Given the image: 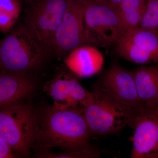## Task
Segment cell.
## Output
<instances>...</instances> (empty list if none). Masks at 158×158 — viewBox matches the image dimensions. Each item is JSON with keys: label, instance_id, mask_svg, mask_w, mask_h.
Returning <instances> with one entry per match:
<instances>
[{"label": "cell", "instance_id": "cell-15", "mask_svg": "<svg viewBox=\"0 0 158 158\" xmlns=\"http://www.w3.org/2000/svg\"><path fill=\"white\" fill-rule=\"evenodd\" d=\"M147 0H122L117 7L125 31L135 28L145 11Z\"/></svg>", "mask_w": 158, "mask_h": 158}, {"label": "cell", "instance_id": "cell-8", "mask_svg": "<svg viewBox=\"0 0 158 158\" xmlns=\"http://www.w3.org/2000/svg\"><path fill=\"white\" fill-rule=\"evenodd\" d=\"M118 57L136 64H158V34L135 28L125 31L115 44Z\"/></svg>", "mask_w": 158, "mask_h": 158}, {"label": "cell", "instance_id": "cell-6", "mask_svg": "<svg viewBox=\"0 0 158 158\" xmlns=\"http://www.w3.org/2000/svg\"><path fill=\"white\" fill-rule=\"evenodd\" d=\"M69 0H34L26 9L25 23L36 34L46 55L52 54L54 36L65 14Z\"/></svg>", "mask_w": 158, "mask_h": 158}, {"label": "cell", "instance_id": "cell-20", "mask_svg": "<svg viewBox=\"0 0 158 158\" xmlns=\"http://www.w3.org/2000/svg\"><path fill=\"white\" fill-rule=\"evenodd\" d=\"M122 0H110V3L114 8L117 9V7Z\"/></svg>", "mask_w": 158, "mask_h": 158}, {"label": "cell", "instance_id": "cell-11", "mask_svg": "<svg viewBox=\"0 0 158 158\" xmlns=\"http://www.w3.org/2000/svg\"><path fill=\"white\" fill-rule=\"evenodd\" d=\"M131 158H158V106H142L134 127Z\"/></svg>", "mask_w": 158, "mask_h": 158}, {"label": "cell", "instance_id": "cell-24", "mask_svg": "<svg viewBox=\"0 0 158 158\" xmlns=\"http://www.w3.org/2000/svg\"></svg>", "mask_w": 158, "mask_h": 158}, {"label": "cell", "instance_id": "cell-22", "mask_svg": "<svg viewBox=\"0 0 158 158\" xmlns=\"http://www.w3.org/2000/svg\"><path fill=\"white\" fill-rule=\"evenodd\" d=\"M2 65H1V63H0V70H1V69H2Z\"/></svg>", "mask_w": 158, "mask_h": 158}, {"label": "cell", "instance_id": "cell-18", "mask_svg": "<svg viewBox=\"0 0 158 158\" xmlns=\"http://www.w3.org/2000/svg\"><path fill=\"white\" fill-rule=\"evenodd\" d=\"M38 158H97L100 157L101 153L93 152H65L64 153H54L44 149L36 153Z\"/></svg>", "mask_w": 158, "mask_h": 158}, {"label": "cell", "instance_id": "cell-16", "mask_svg": "<svg viewBox=\"0 0 158 158\" xmlns=\"http://www.w3.org/2000/svg\"><path fill=\"white\" fill-rule=\"evenodd\" d=\"M22 6L19 0H0V31L6 34L16 24Z\"/></svg>", "mask_w": 158, "mask_h": 158}, {"label": "cell", "instance_id": "cell-3", "mask_svg": "<svg viewBox=\"0 0 158 158\" xmlns=\"http://www.w3.org/2000/svg\"><path fill=\"white\" fill-rule=\"evenodd\" d=\"M45 56L40 40L25 23L15 24L0 40L1 70L26 73L38 67Z\"/></svg>", "mask_w": 158, "mask_h": 158}, {"label": "cell", "instance_id": "cell-10", "mask_svg": "<svg viewBox=\"0 0 158 158\" xmlns=\"http://www.w3.org/2000/svg\"><path fill=\"white\" fill-rule=\"evenodd\" d=\"M91 137L116 134L125 127H133L129 118L103 102L93 98L83 107Z\"/></svg>", "mask_w": 158, "mask_h": 158}, {"label": "cell", "instance_id": "cell-19", "mask_svg": "<svg viewBox=\"0 0 158 158\" xmlns=\"http://www.w3.org/2000/svg\"><path fill=\"white\" fill-rule=\"evenodd\" d=\"M15 153L11 147L0 138V158H13Z\"/></svg>", "mask_w": 158, "mask_h": 158}, {"label": "cell", "instance_id": "cell-17", "mask_svg": "<svg viewBox=\"0 0 158 158\" xmlns=\"http://www.w3.org/2000/svg\"><path fill=\"white\" fill-rule=\"evenodd\" d=\"M136 28L146 29L158 34V0H147L144 14Z\"/></svg>", "mask_w": 158, "mask_h": 158}, {"label": "cell", "instance_id": "cell-21", "mask_svg": "<svg viewBox=\"0 0 158 158\" xmlns=\"http://www.w3.org/2000/svg\"><path fill=\"white\" fill-rule=\"evenodd\" d=\"M97 1H99V2H102L110 3V0H97Z\"/></svg>", "mask_w": 158, "mask_h": 158}, {"label": "cell", "instance_id": "cell-23", "mask_svg": "<svg viewBox=\"0 0 158 158\" xmlns=\"http://www.w3.org/2000/svg\"><path fill=\"white\" fill-rule=\"evenodd\" d=\"M28 2H31V1H34V0H27Z\"/></svg>", "mask_w": 158, "mask_h": 158}, {"label": "cell", "instance_id": "cell-5", "mask_svg": "<svg viewBox=\"0 0 158 158\" xmlns=\"http://www.w3.org/2000/svg\"><path fill=\"white\" fill-rule=\"evenodd\" d=\"M82 2L87 45L97 48L115 45L124 32L117 9L97 0Z\"/></svg>", "mask_w": 158, "mask_h": 158}, {"label": "cell", "instance_id": "cell-12", "mask_svg": "<svg viewBox=\"0 0 158 158\" xmlns=\"http://www.w3.org/2000/svg\"><path fill=\"white\" fill-rule=\"evenodd\" d=\"M34 88V81L26 73L0 70V108L23 102Z\"/></svg>", "mask_w": 158, "mask_h": 158}, {"label": "cell", "instance_id": "cell-14", "mask_svg": "<svg viewBox=\"0 0 158 158\" xmlns=\"http://www.w3.org/2000/svg\"><path fill=\"white\" fill-rule=\"evenodd\" d=\"M141 106H158V64L131 70Z\"/></svg>", "mask_w": 158, "mask_h": 158}, {"label": "cell", "instance_id": "cell-13", "mask_svg": "<svg viewBox=\"0 0 158 158\" xmlns=\"http://www.w3.org/2000/svg\"><path fill=\"white\" fill-rule=\"evenodd\" d=\"M63 61L78 78H85L94 75L102 70L104 57L97 48L85 45L74 50Z\"/></svg>", "mask_w": 158, "mask_h": 158}, {"label": "cell", "instance_id": "cell-4", "mask_svg": "<svg viewBox=\"0 0 158 158\" xmlns=\"http://www.w3.org/2000/svg\"><path fill=\"white\" fill-rule=\"evenodd\" d=\"M37 116L23 102L0 108V138L15 154L25 156L37 142Z\"/></svg>", "mask_w": 158, "mask_h": 158}, {"label": "cell", "instance_id": "cell-1", "mask_svg": "<svg viewBox=\"0 0 158 158\" xmlns=\"http://www.w3.org/2000/svg\"><path fill=\"white\" fill-rule=\"evenodd\" d=\"M37 117V142L44 148H58L65 152L101 153L90 143L91 136L83 107L59 110L52 106Z\"/></svg>", "mask_w": 158, "mask_h": 158}, {"label": "cell", "instance_id": "cell-9", "mask_svg": "<svg viewBox=\"0 0 158 158\" xmlns=\"http://www.w3.org/2000/svg\"><path fill=\"white\" fill-rule=\"evenodd\" d=\"M44 88L52 99V106L59 110L84 107L93 98L92 93L82 86L64 63Z\"/></svg>", "mask_w": 158, "mask_h": 158}, {"label": "cell", "instance_id": "cell-2", "mask_svg": "<svg viewBox=\"0 0 158 158\" xmlns=\"http://www.w3.org/2000/svg\"><path fill=\"white\" fill-rule=\"evenodd\" d=\"M91 92L94 98L127 116L134 127L141 106L131 71L113 60L92 85Z\"/></svg>", "mask_w": 158, "mask_h": 158}, {"label": "cell", "instance_id": "cell-7", "mask_svg": "<svg viewBox=\"0 0 158 158\" xmlns=\"http://www.w3.org/2000/svg\"><path fill=\"white\" fill-rule=\"evenodd\" d=\"M87 45L85 39L82 0H69L68 7L55 34L52 54L63 60L73 51Z\"/></svg>", "mask_w": 158, "mask_h": 158}]
</instances>
